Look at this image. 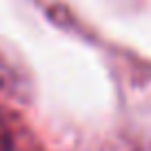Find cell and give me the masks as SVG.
<instances>
[{"label":"cell","instance_id":"1","mask_svg":"<svg viewBox=\"0 0 151 151\" xmlns=\"http://www.w3.org/2000/svg\"><path fill=\"white\" fill-rule=\"evenodd\" d=\"M0 96L20 102L31 98V80L27 71L5 49H0Z\"/></svg>","mask_w":151,"mask_h":151},{"label":"cell","instance_id":"2","mask_svg":"<svg viewBox=\"0 0 151 151\" xmlns=\"http://www.w3.org/2000/svg\"><path fill=\"white\" fill-rule=\"evenodd\" d=\"M0 151H11V133L2 118H0Z\"/></svg>","mask_w":151,"mask_h":151}]
</instances>
